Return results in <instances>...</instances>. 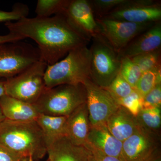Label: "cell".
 Here are the masks:
<instances>
[{
  "label": "cell",
  "mask_w": 161,
  "mask_h": 161,
  "mask_svg": "<svg viewBox=\"0 0 161 161\" xmlns=\"http://www.w3.org/2000/svg\"><path fill=\"white\" fill-rule=\"evenodd\" d=\"M83 84L86 91L90 126L106 124L120 106L106 89L95 84L90 79Z\"/></svg>",
  "instance_id": "9c48e42d"
},
{
  "label": "cell",
  "mask_w": 161,
  "mask_h": 161,
  "mask_svg": "<svg viewBox=\"0 0 161 161\" xmlns=\"http://www.w3.org/2000/svg\"><path fill=\"white\" fill-rule=\"evenodd\" d=\"M143 98L135 89L125 98L117 100L119 106L129 111L136 117L142 109Z\"/></svg>",
  "instance_id": "4316f807"
},
{
  "label": "cell",
  "mask_w": 161,
  "mask_h": 161,
  "mask_svg": "<svg viewBox=\"0 0 161 161\" xmlns=\"http://www.w3.org/2000/svg\"><path fill=\"white\" fill-rule=\"evenodd\" d=\"M22 156L0 145V161H23Z\"/></svg>",
  "instance_id": "4dcf8cb0"
},
{
  "label": "cell",
  "mask_w": 161,
  "mask_h": 161,
  "mask_svg": "<svg viewBox=\"0 0 161 161\" xmlns=\"http://www.w3.org/2000/svg\"><path fill=\"white\" fill-rule=\"evenodd\" d=\"M91 48L90 79L105 88L119 74L120 58L102 37L94 39Z\"/></svg>",
  "instance_id": "8992f818"
},
{
  "label": "cell",
  "mask_w": 161,
  "mask_h": 161,
  "mask_svg": "<svg viewBox=\"0 0 161 161\" xmlns=\"http://www.w3.org/2000/svg\"><path fill=\"white\" fill-rule=\"evenodd\" d=\"M161 78L160 64L143 73L134 89L143 98L157 84L161 83Z\"/></svg>",
  "instance_id": "44dd1931"
},
{
  "label": "cell",
  "mask_w": 161,
  "mask_h": 161,
  "mask_svg": "<svg viewBox=\"0 0 161 161\" xmlns=\"http://www.w3.org/2000/svg\"><path fill=\"white\" fill-rule=\"evenodd\" d=\"M6 119L5 116L3 115V112H2V110L0 108V124L5 119Z\"/></svg>",
  "instance_id": "836d02e7"
},
{
  "label": "cell",
  "mask_w": 161,
  "mask_h": 161,
  "mask_svg": "<svg viewBox=\"0 0 161 161\" xmlns=\"http://www.w3.org/2000/svg\"><path fill=\"white\" fill-rule=\"evenodd\" d=\"M86 101L83 84H65L46 88L33 104L40 114L68 116Z\"/></svg>",
  "instance_id": "277c9868"
},
{
  "label": "cell",
  "mask_w": 161,
  "mask_h": 161,
  "mask_svg": "<svg viewBox=\"0 0 161 161\" xmlns=\"http://www.w3.org/2000/svg\"><path fill=\"white\" fill-rule=\"evenodd\" d=\"M40 60L38 48L21 41L0 44V78H12Z\"/></svg>",
  "instance_id": "52a82bcc"
},
{
  "label": "cell",
  "mask_w": 161,
  "mask_h": 161,
  "mask_svg": "<svg viewBox=\"0 0 161 161\" xmlns=\"http://www.w3.org/2000/svg\"><path fill=\"white\" fill-rule=\"evenodd\" d=\"M85 147L87 149L88 151V161H122L120 158L107 155L91 147L87 146Z\"/></svg>",
  "instance_id": "f546056e"
},
{
  "label": "cell",
  "mask_w": 161,
  "mask_h": 161,
  "mask_svg": "<svg viewBox=\"0 0 161 161\" xmlns=\"http://www.w3.org/2000/svg\"><path fill=\"white\" fill-rule=\"evenodd\" d=\"M136 118L142 126L157 133L161 127V107L142 109Z\"/></svg>",
  "instance_id": "7402d4cb"
},
{
  "label": "cell",
  "mask_w": 161,
  "mask_h": 161,
  "mask_svg": "<svg viewBox=\"0 0 161 161\" xmlns=\"http://www.w3.org/2000/svg\"><path fill=\"white\" fill-rule=\"evenodd\" d=\"M131 0H93L89 1L96 19H101L113 9L129 4Z\"/></svg>",
  "instance_id": "cb8c5ba5"
},
{
  "label": "cell",
  "mask_w": 161,
  "mask_h": 161,
  "mask_svg": "<svg viewBox=\"0 0 161 161\" xmlns=\"http://www.w3.org/2000/svg\"><path fill=\"white\" fill-rule=\"evenodd\" d=\"M105 89L116 101L125 98L134 90L119 74L112 80L109 86Z\"/></svg>",
  "instance_id": "484cf974"
},
{
  "label": "cell",
  "mask_w": 161,
  "mask_h": 161,
  "mask_svg": "<svg viewBox=\"0 0 161 161\" xmlns=\"http://www.w3.org/2000/svg\"><path fill=\"white\" fill-rule=\"evenodd\" d=\"M67 119V116L39 115L36 121L43 132L47 145L59 137L66 136Z\"/></svg>",
  "instance_id": "d6986e66"
},
{
  "label": "cell",
  "mask_w": 161,
  "mask_h": 161,
  "mask_svg": "<svg viewBox=\"0 0 161 161\" xmlns=\"http://www.w3.org/2000/svg\"><path fill=\"white\" fill-rule=\"evenodd\" d=\"M102 18L139 24L156 23L160 22L161 8L159 3L153 0H131Z\"/></svg>",
  "instance_id": "8fae6325"
},
{
  "label": "cell",
  "mask_w": 161,
  "mask_h": 161,
  "mask_svg": "<svg viewBox=\"0 0 161 161\" xmlns=\"http://www.w3.org/2000/svg\"><path fill=\"white\" fill-rule=\"evenodd\" d=\"M161 24L158 22L134 38L118 54L119 58L135 57L160 49Z\"/></svg>",
  "instance_id": "4fadbf2b"
},
{
  "label": "cell",
  "mask_w": 161,
  "mask_h": 161,
  "mask_svg": "<svg viewBox=\"0 0 161 161\" xmlns=\"http://www.w3.org/2000/svg\"><path fill=\"white\" fill-rule=\"evenodd\" d=\"M150 161H161L160 157L159 156V155L158 156L152 159Z\"/></svg>",
  "instance_id": "e575fe53"
},
{
  "label": "cell",
  "mask_w": 161,
  "mask_h": 161,
  "mask_svg": "<svg viewBox=\"0 0 161 161\" xmlns=\"http://www.w3.org/2000/svg\"><path fill=\"white\" fill-rule=\"evenodd\" d=\"M95 19L100 36L118 53L134 38L157 23L139 24L105 18Z\"/></svg>",
  "instance_id": "ba28073f"
},
{
  "label": "cell",
  "mask_w": 161,
  "mask_h": 161,
  "mask_svg": "<svg viewBox=\"0 0 161 161\" xmlns=\"http://www.w3.org/2000/svg\"><path fill=\"white\" fill-rule=\"evenodd\" d=\"M70 0H38L36 8V17L47 18L63 14Z\"/></svg>",
  "instance_id": "ffe728a7"
},
{
  "label": "cell",
  "mask_w": 161,
  "mask_h": 161,
  "mask_svg": "<svg viewBox=\"0 0 161 161\" xmlns=\"http://www.w3.org/2000/svg\"><path fill=\"white\" fill-rule=\"evenodd\" d=\"M27 161H35L32 158H30L28 159V160Z\"/></svg>",
  "instance_id": "d590c367"
},
{
  "label": "cell",
  "mask_w": 161,
  "mask_h": 161,
  "mask_svg": "<svg viewBox=\"0 0 161 161\" xmlns=\"http://www.w3.org/2000/svg\"><path fill=\"white\" fill-rule=\"evenodd\" d=\"M130 58L143 73L160 65L161 49Z\"/></svg>",
  "instance_id": "d4e9b609"
},
{
  "label": "cell",
  "mask_w": 161,
  "mask_h": 161,
  "mask_svg": "<svg viewBox=\"0 0 161 161\" xmlns=\"http://www.w3.org/2000/svg\"><path fill=\"white\" fill-rule=\"evenodd\" d=\"M24 39V38L21 36L9 33L8 34L4 36L0 35V44L21 41Z\"/></svg>",
  "instance_id": "1f68e13d"
},
{
  "label": "cell",
  "mask_w": 161,
  "mask_h": 161,
  "mask_svg": "<svg viewBox=\"0 0 161 161\" xmlns=\"http://www.w3.org/2000/svg\"><path fill=\"white\" fill-rule=\"evenodd\" d=\"M47 65L41 60L5 80L6 95L34 104L46 89L44 74Z\"/></svg>",
  "instance_id": "5b68a950"
},
{
  "label": "cell",
  "mask_w": 161,
  "mask_h": 161,
  "mask_svg": "<svg viewBox=\"0 0 161 161\" xmlns=\"http://www.w3.org/2000/svg\"><path fill=\"white\" fill-rule=\"evenodd\" d=\"M91 58L90 48L85 45L72 50L63 60L47 65L44 74L46 88L84 83L90 79Z\"/></svg>",
  "instance_id": "3957f363"
},
{
  "label": "cell",
  "mask_w": 161,
  "mask_h": 161,
  "mask_svg": "<svg viewBox=\"0 0 161 161\" xmlns=\"http://www.w3.org/2000/svg\"><path fill=\"white\" fill-rule=\"evenodd\" d=\"M0 145L22 156L42 159L47 153L43 132L36 121H14L5 119L0 124Z\"/></svg>",
  "instance_id": "7a4b0ae2"
},
{
  "label": "cell",
  "mask_w": 161,
  "mask_h": 161,
  "mask_svg": "<svg viewBox=\"0 0 161 161\" xmlns=\"http://www.w3.org/2000/svg\"><path fill=\"white\" fill-rule=\"evenodd\" d=\"M50 161H88V151L84 146L73 143L63 136L47 145Z\"/></svg>",
  "instance_id": "9a60e30c"
},
{
  "label": "cell",
  "mask_w": 161,
  "mask_h": 161,
  "mask_svg": "<svg viewBox=\"0 0 161 161\" xmlns=\"http://www.w3.org/2000/svg\"><path fill=\"white\" fill-rule=\"evenodd\" d=\"M48 161H50V160H49V159H48Z\"/></svg>",
  "instance_id": "8d00e7d4"
},
{
  "label": "cell",
  "mask_w": 161,
  "mask_h": 161,
  "mask_svg": "<svg viewBox=\"0 0 161 161\" xmlns=\"http://www.w3.org/2000/svg\"><path fill=\"white\" fill-rule=\"evenodd\" d=\"M6 91L5 87V80H0V98L6 95Z\"/></svg>",
  "instance_id": "d6a6232c"
},
{
  "label": "cell",
  "mask_w": 161,
  "mask_h": 161,
  "mask_svg": "<svg viewBox=\"0 0 161 161\" xmlns=\"http://www.w3.org/2000/svg\"><path fill=\"white\" fill-rule=\"evenodd\" d=\"M9 33L38 44L40 60L47 65L60 61L72 50L87 45L88 40L70 24L63 14L47 18H25L15 22L5 23Z\"/></svg>",
  "instance_id": "6da1fadb"
},
{
  "label": "cell",
  "mask_w": 161,
  "mask_h": 161,
  "mask_svg": "<svg viewBox=\"0 0 161 161\" xmlns=\"http://www.w3.org/2000/svg\"><path fill=\"white\" fill-rule=\"evenodd\" d=\"M0 108L6 119L14 121H36L40 114L33 104L6 95L0 98Z\"/></svg>",
  "instance_id": "ac0fdd59"
},
{
  "label": "cell",
  "mask_w": 161,
  "mask_h": 161,
  "mask_svg": "<svg viewBox=\"0 0 161 161\" xmlns=\"http://www.w3.org/2000/svg\"><path fill=\"white\" fill-rule=\"evenodd\" d=\"M161 83L157 84L143 98L142 109L161 107Z\"/></svg>",
  "instance_id": "f1b7e54d"
},
{
  "label": "cell",
  "mask_w": 161,
  "mask_h": 161,
  "mask_svg": "<svg viewBox=\"0 0 161 161\" xmlns=\"http://www.w3.org/2000/svg\"><path fill=\"white\" fill-rule=\"evenodd\" d=\"M63 15L70 24L89 41L102 37L89 1L70 0Z\"/></svg>",
  "instance_id": "7c38bea8"
},
{
  "label": "cell",
  "mask_w": 161,
  "mask_h": 161,
  "mask_svg": "<svg viewBox=\"0 0 161 161\" xmlns=\"http://www.w3.org/2000/svg\"><path fill=\"white\" fill-rule=\"evenodd\" d=\"M29 13L28 6L21 3H17L13 7L10 11L0 10V23L12 22L13 21H19L27 18Z\"/></svg>",
  "instance_id": "83f0119b"
},
{
  "label": "cell",
  "mask_w": 161,
  "mask_h": 161,
  "mask_svg": "<svg viewBox=\"0 0 161 161\" xmlns=\"http://www.w3.org/2000/svg\"><path fill=\"white\" fill-rule=\"evenodd\" d=\"M122 142L114 137L106 124L90 126L86 146L121 159Z\"/></svg>",
  "instance_id": "5bb4252c"
},
{
  "label": "cell",
  "mask_w": 161,
  "mask_h": 161,
  "mask_svg": "<svg viewBox=\"0 0 161 161\" xmlns=\"http://www.w3.org/2000/svg\"><path fill=\"white\" fill-rule=\"evenodd\" d=\"M106 125L111 134L122 142L142 127L136 117L120 106L109 118Z\"/></svg>",
  "instance_id": "2e32d148"
},
{
  "label": "cell",
  "mask_w": 161,
  "mask_h": 161,
  "mask_svg": "<svg viewBox=\"0 0 161 161\" xmlns=\"http://www.w3.org/2000/svg\"><path fill=\"white\" fill-rule=\"evenodd\" d=\"M90 128L88 111L85 103L67 116L66 136L73 143L84 147Z\"/></svg>",
  "instance_id": "e0dca14e"
},
{
  "label": "cell",
  "mask_w": 161,
  "mask_h": 161,
  "mask_svg": "<svg viewBox=\"0 0 161 161\" xmlns=\"http://www.w3.org/2000/svg\"><path fill=\"white\" fill-rule=\"evenodd\" d=\"M159 137L142 126L123 142L122 161H150L159 155Z\"/></svg>",
  "instance_id": "30bf717a"
},
{
  "label": "cell",
  "mask_w": 161,
  "mask_h": 161,
  "mask_svg": "<svg viewBox=\"0 0 161 161\" xmlns=\"http://www.w3.org/2000/svg\"><path fill=\"white\" fill-rule=\"evenodd\" d=\"M120 60L119 74L134 89L142 72L130 58L123 57Z\"/></svg>",
  "instance_id": "603a6c76"
}]
</instances>
